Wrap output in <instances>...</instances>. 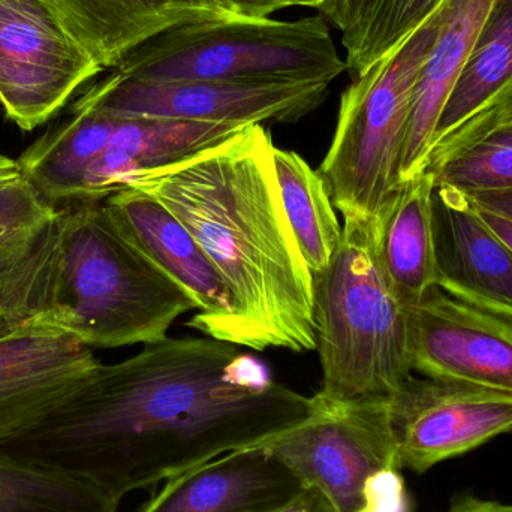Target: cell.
<instances>
[{"instance_id":"obj_20","label":"cell","mask_w":512,"mask_h":512,"mask_svg":"<svg viewBox=\"0 0 512 512\" xmlns=\"http://www.w3.org/2000/svg\"><path fill=\"white\" fill-rule=\"evenodd\" d=\"M122 117L74 110L17 159L21 177L51 206L87 201V183Z\"/></svg>"},{"instance_id":"obj_11","label":"cell","mask_w":512,"mask_h":512,"mask_svg":"<svg viewBox=\"0 0 512 512\" xmlns=\"http://www.w3.org/2000/svg\"><path fill=\"white\" fill-rule=\"evenodd\" d=\"M408 316L412 372L512 394V318L433 288Z\"/></svg>"},{"instance_id":"obj_14","label":"cell","mask_w":512,"mask_h":512,"mask_svg":"<svg viewBox=\"0 0 512 512\" xmlns=\"http://www.w3.org/2000/svg\"><path fill=\"white\" fill-rule=\"evenodd\" d=\"M436 288L463 303L512 318V252L477 204L453 186L433 192Z\"/></svg>"},{"instance_id":"obj_34","label":"cell","mask_w":512,"mask_h":512,"mask_svg":"<svg viewBox=\"0 0 512 512\" xmlns=\"http://www.w3.org/2000/svg\"><path fill=\"white\" fill-rule=\"evenodd\" d=\"M447 512H512V504L465 495L456 499Z\"/></svg>"},{"instance_id":"obj_30","label":"cell","mask_w":512,"mask_h":512,"mask_svg":"<svg viewBox=\"0 0 512 512\" xmlns=\"http://www.w3.org/2000/svg\"><path fill=\"white\" fill-rule=\"evenodd\" d=\"M231 17L246 18V20H261L270 18L279 9L291 6H310L318 8L322 0H216Z\"/></svg>"},{"instance_id":"obj_29","label":"cell","mask_w":512,"mask_h":512,"mask_svg":"<svg viewBox=\"0 0 512 512\" xmlns=\"http://www.w3.org/2000/svg\"><path fill=\"white\" fill-rule=\"evenodd\" d=\"M378 0H325L318 11L328 24L342 32V38L354 33L367 20Z\"/></svg>"},{"instance_id":"obj_24","label":"cell","mask_w":512,"mask_h":512,"mask_svg":"<svg viewBox=\"0 0 512 512\" xmlns=\"http://www.w3.org/2000/svg\"><path fill=\"white\" fill-rule=\"evenodd\" d=\"M119 505L74 475L0 454V512H117Z\"/></svg>"},{"instance_id":"obj_8","label":"cell","mask_w":512,"mask_h":512,"mask_svg":"<svg viewBox=\"0 0 512 512\" xmlns=\"http://www.w3.org/2000/svg\"><path fill=\"white\" fill-rule=\"evenodd\" d=\"M313 397L312 415L265 442V448L337 512H363L370 478L382 469H400L388 417L390 399L330 403Z\"/></svg>"},{"instance_id":"obj_22","label":"cell","mask_w":512,"mask_h":512,"mask_svg":"<svg viewBox=\"0 0 512 512\" xmlns=\"http://www.w3.org/2000/svg\"><path fill=\"white\" fill-rule=\"evenodd\" d=\"M274 167L298 248L312 274L318 273L330 264L342 240V227L327 183L292 150L274 147Z\"/></svg>"},{"instance_id":"obj_18","label":"cell","mask_w":512,"mask_h":512,"mask_svg":"<svg viewBox=\"0 0 512 512\" xmlns=\"http://www.w3.org/2000/svg\"><path fill=\"white\" fill-rule=\"evenodd\" d=\"M246 126L156 117H122L87 183V201L105 200L135 174L204 152Z\"/></svg>"},{"instance_id":"obj_27","label":"cell","mask_w":512,"mask_h":512,"mask_svg":"<svg viewBox=\"0 0 512 512\" xmlns=\"http://www.w3.org/2000/svg\"><path fill=\"white\" fill-rule=\"evenodd\" d=\"M57 218L59 213L35 251L0 276V337L32 321L41 312L56 249Z\"/></svg>"},{"instance_id":"obj_28","label":"cell","mask_w":512,"mask_h":512,"mask_svg":"<svg viewBox=\"0 0 512 512\" xmlns=\"http://www.w3.org/2000/svg\"><path fill=\"white\" fill-rule=\"evenodd\" d=\"M363 512H414L402 469H382L370 478L364 490Z\"/></svg>"},{"instance_id":"obj_10","label":"cell","mask_w":512,"mask_h":512,"mask_svg":"<svg viewBox=\"0 0 512 512\" xmlns=\"http://www.w3.org/2000/svg\"><path fill=\"white\" fill-rule=\"evenodd\" d=\"M397 465L424 474L512 432V394L412 375L388 400Z\"/></svg>"},{"instance_id":"obj_1","label":"cell","mask_w":512,"mask_h":512,"mask_svg":"<svg viewBox=\"0 0 512 512\" xmlns=\"http://www.w3.org/2000/svg\"><path fill=\"white\" fill-rule=\"evenodd\" d=\"M242 348L177 337L93 369L38 426L0 445L18 462L74 475L117 501L210 460L265 444L315 411Z\"/></svg>"},{"instance_id":"obj_31","label":"cell","mask_w":512,"mask_h":512,"mask_svg":"<svg viewBox=\"0 0 512 512\" xmlns=\"http://www.w3.org/2000/svg\"><path fill=\"white\" fill-rule=\"evenodd\" d=\"M251 512H337L331 502L313 487H303L282 504Z\"/></svg>"},{"instance_id":"obj_32","label":"cell","mask_w":512,"mask_h":512,"mask_svg":"<svg viewBox=\"0 0 512 512\" xmlns=\"http://www.w3.org/2000/svg\"><path fill=\"white\" fill-rule=\"evenodd\" d=\"M498 125L512 126V86L502 93L501 98L492 107L487 108L486 111L469 120L462 128H487V126Z\"/></svg>"},{"instance_id":"obj_35","label":"cell","mask_w":512,"mask_h":512,"mask_svg":"<svg viewBox=\"0 0 512 512\" xmlns=\"http://www.w3.org/2000/svg\"><path fill=\"white\" fill-rule=\"evenodd\" d=\"M481 216H483L484 222L492 228L493 233L510 248L512 252V219L505 218V216L498 215V213L490 212V210L481 209Z\"/></svg>"},{"instance_id":"obj_33","label":"cell","mask_w":512,"mask_h":512,"mask_svg":"<svg viewBox=\"0 0 512 512\" xmlns=\"http://www.w3.org/2000/svg\"><path fill=\"white\" fill-rule=\"evenodd\" d=\"M468 195L481 209L490 210V212L512 219V189L511 191L477 192V194Z\"/></svg>"},{"instance_id":"obj_6","label":"cell","mask_w":512,"mask_h":512,"mask_svg":"<svg viewBox=\"0 0 512 512\" xmlns=\"http://www.w3.org/2000/svg\"><path fill=\"white\" fill-rule=\"evenodd\" d=\"M441 12L352 78L342 93L333 141L318 171L343 219H378L400 186L412 92L438 36Z\"/></svg>"},{"instance_id":"obj_36","label":"cell","mask_w":512,"mask_h":512,"mask_svg":"<svg viewBox=\"0 0 512 512\" xmlns=\"http://www.w3.org/2000/svg\"><path fill=\"white\" fill-rule=\"evenodd\" d=\"M18 179H21V173L17 161L0 152V188L9 185V183L17 182Z\"/></svg>"},{"instance_id":"obj_19","label":"cell","mask_w":512,"mask_h":512,"mask_svg":"<svg viewBox=\"0 0 512 512\" xmlns=\"http://www.w3.org/2000/svg\"><path fill=\"white\" fill-rule=\"evenodd\" d=\"M435 174L427 168L400 183L378 218L379 254L388 282L405 307L436 288L433 192Z\"/></svg>"},{"instance_id":"obj_2","label":"cell","mask_w":512,"mask_h":512,"mask_svg":"<svg viewBox=\"0 0 512 512\" xmlns=\"http://www.w3.org/2000/svg\"><path fill=\"white\" fill-rule=\"evenodd\" d=\"M264 125L122 183L164 204L215 265L230 301L224 342L261 352L315 349L312 271L292 233Z\"/></svg>"},{"instance_id":"obj_7","label":"cell","mask_w":512,"mask_h":512,"mask_svg":"<svg viewBox=\"0 0 512 512\" xmlns=\"http://www.w3.org/2000/svg\"><path fill=\"white\" fill-rule=\"evenodd\" d=\"M330 84L143 81L111 72L84 90L74 110L221 125L295 123L324 104Z\"/></svg>"},{"instance_id":"obj_9","label":"cell","mask_w":512,"mask_h":512,"mask_svg":"<svg viewBox=\"0 0 512 512\" xmlns=\"http://www.w3.org/2000/svg\"><path fill=\"white\" fill-rule=\"evenodd\" d=\"M102 71L50 0H0V105L18 128L53 119Z\"/></svg>"},{"instance_id":"obj_15","label":"cell","mask_w":512,"mask_h":512,"mask_svg":"<svg viewBox=\"0 0 512 512\" xmlns=\"http://www.w3.org/2000/svg\"><path fill=\"white\" fill-rule=\"evenodd\" d=\"M301 489L298 478L262 444L167 481L138 512H251L282 504Z\"/></svg>"},{"instance_id":"obj_26","label":"cell","mask_w":512,"mask_h":512,"mask_svg":"<svg viewBox=\"0 0 512 512\" xmlns=\"http://www.w3.org/2000/svg\"><path fill=\"white\" fill-rule=\"evenodd\" d=\"M57 213L23 177L0 188V276L35 251Z\"/></svg>"},{"instance_id":"obj_4","label":"cell","mask_w":512,"mask_h":512,"mask_svg":"<svg viewBox=\"0 0 512 512\" xmlns=\"http://www.w3.org/2000/svg\"><path fill=\"white\" fill-rule=\"evenodd\" d=\"M312 321L322 370L319 399L388 400L414 375L406 307L382 265L378 219H343L330 264L312 274Z\"/></svg>"},{"instance_id":"obj_3","label":"cell","mask_w":512,"mask_h":512,"mask_svg":"<svg viewBox=\"0 0 512 512\" xmlns=\"http://www.w3.org/2000/svg\"><path fill=\"white\" fill-rule=\"evenodd\" d=\"M194 301L131 245L105 200L59 209L39 319L87 348L152 345Z\"/></svg>"},{"instance_id":"obj_37","label":"cell","mask_w":512,"mask_h":512,"mask_svg":"<svg viewBox=\"0 0 512 512\" xmlns=\"http://www.w3.org/2000/svg\"><path fill=\"white\" fill-rule=\"evenodd\" d=\"M324 2H325V0H322V3H324ZM322 3H321V5H322ZM321 5H319V6H321Z\"/></svg>"},{"instance_id":"obj_21","label":"cell","mask_w":512,"mask_h":512,"mask_svg":"<svg viewBox=\"0 0 512 512\" xmlns=\"http://www.w3.org/2000/svg\"><path fill=\"white\" fill-rule=\"evenodd\" d=\"M511 86L512 0H493L439 117L430 150L492 107Z\"/></svg>"},{"instance_id":"obj_17","label":"cell","mask_w":512,"mask_h":512,"mask_svg":"<svg viewBox=\"0 0 512 512\" xmlns=\"http://www.w3.org/2000/svg\"><path fill=\"white\" fill-rule=\"evenodd\" d=\"M493 0H445L438 36L412 92L400 183L427 170L439 117Z\"/></svg>"},{"instance_id":"obj_25","label":"cell","mask_w":512,"mask_h":512,"mask_svg":"<svg viewBox=\"0 0 512 512\" xmlns=\"http://www.w3.org/2000/svg\"><path fill=\"white\" fill-rule=\"evenodd\" d=\"M444 3L445 0H378L361 27L342 38L346 71L352 78L363 74L420 29Z\"/></svg>"},{"instance_id":"obj_23","label":"cell","mask_w":512,"mask_h":512,"mask_svg":"<svg viewBox=\"0 0 512 512\" xmlns=\"http://www.w3.org/2000/svg\"><path fill=\"white\" fill-rule=\"evenodd\" d=\"M427 168L465 194L511 191L512 126L462 128L430 150Z\"/></svg>"},{"instance_id":"obj_16","label":"cell","mask_w":512,"mask_h":512,"mask_svg":"<svg viewBox=\"0 0 512 512\" xmlns=\"http://www.w3.org/2000/svg\"><path fill=\"white\" fill-rule=\"evenodd\" d=\"M72 35L104 69L153 36L198 21L234 18L216 0H50Z\"/></svg>"},{"instance_id":"obj_5","label":"cell","mask_w":512,"mask_h":512,"mask_svg":"<svg viewBox=\"0 0 512 512\" xmlns=\"http://www.w3.org/2000/svg\"><path fill=\"white\" fill-rule=\"evenodd\" d=\"M113 71L143 81L331 84L346 71V62L322 15L294 21L227 18L165 30Z\"/></svg>"},{"instance_id":"obj_12","label":"cell","mask_w":512,"mask_h":512,"mask_svg":"<svg viewBox=\"0 0 512 512\" xmlns=\"http://www.w3.org/2000/svg\"><path fill=\"white\" fill-rule=\"evenodd\" d=\"M99 363L92 349L39 316L0 337V445L53 414Z\"/></svg>"},{"instance_id":"obj_13","label":"cell","mask_w":512,"mask_h":512,"mask_svg":"<svg viewBox=\"0 0 512 512\" xmlns=\"http://www.w3.org/2000/svg\"><path fill=\"white\" fill-rule=\"evenodd\" d=\"M105 204L131 245L194 301L189 327L222 340L230 315L228 294L188 228L164 204L134 188L117 189Z\"/></svg>"}]
</instances>
